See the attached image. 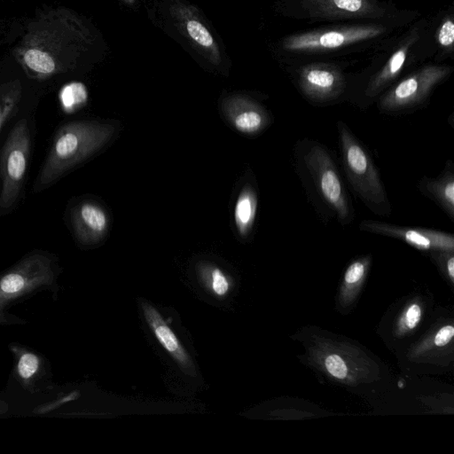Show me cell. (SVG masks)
I'll list each match as a JSON object with an SVG mask.
<instances>
[{"mask_svg": "<svg viewBox=\"0 0 454 454\" xmlns=\"http://www.w3.org/2000/svg\"><path fill=\"white\" fill-rule=\"evenodd\" d=\"M171 9L173 15L180 24L188 38L200 50L214 65L221 62L219 47L191 6L179 4Z\"/></svg>", "mask_w": 454, "mask_h": 454, "instance_id": "obj_13", "label": "cell"}, {"mask_svg": "<svg viewBox=\"0 0 454 454\" xmlns=\"http://www.w3.org/2000/svg\"><path fill=\"white\" fill-rule=\"evenodd\" d=\"M38 359L33 354H25L19 362L18 369L20 376L25 379L31 377L37 370Z\"/></svg>", "mask_w": 454, "mask_h": 454, "instance_id": "obj_25", "label": "cell"}, {"mask_svg": "<svg viewBox=\"0 0 454 454\" xmlns=\"http://www.w3.org/2000/svg\"><path fill=\"white\" fill-rule=\"evenodd\" d=\"M418 189L454 221V164L451 160L446 161L437 176H424L418 183Z\"/></svg>", "mask_w": 454, "mask_h": 454, "instance_id": "obj_14", "label": "cell"}, {"mask_svg": "<svg viewBox=\"0 0 454 454\" xmlns=\"http://www.w3.org/2000/svg\"><path fill=\"white\" fill-rule=\"evenodd\" d=\"M425 22H419L402 38L382 66L356 83L348 86L347 101L365 110L400 77L404 69L416 62L419 45L423 43Z\"/></svg>", "mask_w": 454, "mask_h": 454, "instance_id": "obj_6", "label": "cell"}, {"mask_svg": "<svg viewBox=\"0 0 454 454\" xmlns=\"http://www.w3.org/2000/svg\"><path fill=\"white\" fill-rule=\"evenodd\" d=\"M87 90L81 82L67 85L62 91V102L66 108L74 109L87 100Z\"/></svg>", "mask_w": 454, "mask_h": 454, "instance_id": "obj_21", "label": "cell"}, {"mask_svg": "<svg viewBox=\"0 0 454 454\" xmlns=\"http://www.w3.org/2000/svg\"><path fill=\"white\" fill-rule=\"evenodd\" d=\"M420 308L417 304H413L406 311L405 323L409 328H413L420 319Z\"/></svg>", "mask_w": 454, "mask_h": 454, "instance_id": "obj_27", "label": "cell"}, {"mask_svg": "<svg viewBox=\"0 0 454 454\" xmlns=\"http://www.w3.org/2000/svg\"><path fill=\"white\" fill-rule=\"evenodd\" d=\"M90 42L76 13L58 7L30 20L14 55L28 76L43 80L72 69Z\"/></svg>", "mask_w": 454, "mask_h": 454, "instance_id": "obj_1", "label": "cell"}, {"mask_svg": "<svg viewBox=\"0 0 454 454\" xmlns=\"http://www.w3.org/2000/svg\"><path fill=\"white\" fill-rule=\"evenodd\" d=\"M450 66L427 64L396 81L376 100L381 114L401 115L414 112L428 102L434 90L452 73Z\"/></svg>", "mask_w": 454, "mask_h": 454, "instance_id": "obj_7", "label": "cell"}, {"mask_svg": "<svg viewBox=\"0 0 454 454\" xmlns=\"http://www.w3.org/2000/svg\"><path fill=\"white\" fill-rule=\"evenodd\" d=\"M21 96V85L12 82L0 86V130L17 108Z\"/></svg>", "mask_w": 454, "mask_h": 454, "instance_id": "obj_20", "label": "cell"}, {"mask_svg": "<svg viewBox=\"0 0 454 454\" xmlns=\"http://www.w3.org/2000/svg\"><path fill=\"white\" fill-rule=\"evenodd\" d=\"M294 162L317 215L326 222L350 224L355 210L331 151L317 140L304 138L294 148Z\"/></svg>", "mask_w": 454, "mask_h": 454, "instance_id": "obj_2", "label": "cell"}, {"mask_svg": "<svg viewBox=\"0 0 454 454\" xmlns=\"http://www.w3.org/2000/svg\"><path fill=\"white\" fill-rule=\"evenodd\" d=\"M434 42L437 51L436 59L441 60L453 54L454 21L451 12L444 14L434 33Z\"/></svg>", "mask_w": 454, "mask_h": 454, "instance_id": "obj_19", "label": "cell"}, {"mask_svg": "<svg viewBox=\"0 0 454 454\" xmlns=\"http://www.w3.org/2000/svg\"><path fill=\"white\" fill-rule=\"evenodd\" d=\"M106 212L93 202H83L73 213V225L77 237L84 241H94L101 237L107 227Z\"/></svg>", "mask_w": 454, "mask_h": 454, "instance_id": "obj_15", "label": "cell"}, {"mask_svg": "<svg viewBox=\"0 0 454 454\" xmlns=\"http://www.w3.org/2000/svg\"><path fill=\"white\" fill-rule=\"evenodd\" d=\"M367 260H359L352 262L345 272V282L353 285L360 281L366 270Z\"/></svg>", "mask_w": 454, "mask_h": 454, "instance_id": "obj_23", "label": "cell"}, {"mask_svg": "<svg viewBox=\"0 0 454 454\" xmlns=\"http://www.w3.org/2000/svg\"><path fill=\"white\" fill-rule=\"evenodd\" d=\"M109 129L94 121H73L61 126L41 168L38 184H52L96 152L106 140Z\"/></svg>", "mask_w": 454, "mask_h": 454, "instance_id": "obj_4", "label": "cell"}, {"mask_svg": "<svg viewBox=\"0 0 454 454\" xmlns=\"http://www.w3.org/2000/svg\"><path fill=\"white\" fill-rule=\"evenodd\" d=\"M141 307L145 321L160 346L180 367L193 374V364L189 353L160 312L147 302H142Z\"/></svg>", "mask_w": 454, "mask_h": 454, "instance_id": "obj_12", "label": "cell"}, {"mask_svg": "<svg viewBox=\"0 0 454 454\" xmlns=\"http://www.w3.org/2000/svg\"><path fill=\"white\" fill-rule=\"evenodd\" d=\"M283 15L309 22L369 20L398 24L403 17L392 4L379 0H278Z\"/></svg>", "mask_w": 454, "mask_h": 454, "instance_id": "obj_5", "label": "cell"}, {"mask_svg": "<svg viewBox=\"0 0 454 454\" xmlns=\"http://www.w3.org/2000/svg\"><path fill=\"white\" fill-rule=\"evenodd\" d=\"M122 1H124L125 3L129 4H131L135 2V0H122Z\"/></svg>", "mask_w": 454, "mask_h": 454, "instance_id": "obj_29", "label": "cell"}, {"mask_svg": "<svg viewBox=\"0 0 454 454\" xmlns=\"http://www.w3.org/2000/svg\"><path fill=\"white\" fill-rule=\"evenodd\" d=\"M25 285L24 276L20 273H10L4 276L0 282V288L4 293L11 294L20 291Z\"/></svg>", "mask_w": 454, "mask_h": 454, "instance_id": "obj_22", "label": "cell"}, {"mask_svg": "<svg viewBox=\"0 0 454 454\" xmlns=\"http://www.w3.org/2000/svg\"><path fill=\"white\" fill-rule=\"evenodd\" d=\"M257 211V194L247 185L239 195L234 208V220L242 236L247 235L253 228Z\"/></svg>", "mask_w": 454, "mask_h": 454, "instance_id": "obj_17", "label": "cell"}, {"mask_svg": "<svg viewBox=\"0 0 454 454\" xmlns=\"http://www.w3.org/2000/svg\"><path fill=\"white\" fill-rule=\"evenodd\" d=\"M30 153V132L26 119L17 121L1 152L2 190L0 207H11L17 200L27 172Z\"/></svg>", "mask_w": 454, "mask_h": 454, "instance_id": "obj_10", "label": "cell"}, {"mask_svg": "<svg viewBox=\"0 0 454 454\" xmlns=\"http://www.w3.org/2000/svg\"><path fill=\"white\" fill-rule=\"evenodd\" d=\"M454 334V328L452 325H446L442 327L435 335L434 343L438 347H442L450 342Z\"/></svg>", "mask_w": 454, "mask_h": 454, "instance_id": "obj_26", "label": "cell"}, {"mask_svg": "<svg viewBox=\"0 0 454 454\" xmlns=\"http://www.w3.org/2000/svg\"><path fill=\"white\" fill-rule=\"evenodd\" d=\"M358 227L362 231L398 239L422 250L454 249L453 235L442 231L400 226L375 220H364Z\"/></svg>", "mask_w": 454, "mask_h": 454, "instance_id": "obj_11", "label": "cell"}, {"mask_svg": "<svg viewBox=\"0 0 454 454\" xmlns=\"http://www.w3.org/2000/svg\"><path fill=\"white\" fill-rule=\"evenodd\" d=\"M447 272H448L450 278H451V280H453V278H454V257H453V255H451L448 260Z\"/></svg>", "mask_w": 454, "mask_h": 454, "instance_id": "obj_28", "label": "cell"}, {"mask_svg": "<svg viewBox=\"0 0 454 454\" xmlns=\"http://www.w3.org/2000/svg\"><path fill=\"white\" fill-rule=\"evenodd\" d=\"M342 168L355 195L374 215L389 216L392 205L367 147L346 122H336Z\"/></svg>", "mask_w": 454, "mask_h": 454, "instance_id": "obj_3", "label": "cell"}, {"mask_svg": "<svg viewBox=\"0 0 454 454\" xmlns=\"http://www.w3.org/2000/svg\"><path fill=\"white\" fill-rule=\"evenodd\" d=\"M327 371L335 378L343 379L348 370L345 363L338 355H330L325 359Z\"/></svg>", "mask_w": 454, "mask_h": 454, "instance_id": "obj_24", "label": "cell"}, {"mask_svg": "<svg viewBox=\"0 0 454 454\" xmlns=\"http://www.w3.org/2000/svg\"><path fill=\"white\" fill-rule=\"evenodd\" d=\"M293 82L309 104L326 106L347 101L349 79L333 63L312 62L293 72Z\"/></svg>", "mask_w": 454, "mask_h": 454, "instance_id": "obj_9", "label": "cell"}, {"mask_svg": "<svg viewBox=\"0 0 454 454\" xmlns=\"http://www.w3.org/2000/svg\"><path fill=\"white\" fill-rule=\"evenodd\" d=\"M198 274L203 286L215 297L223 299L231 289V279L220 268L211 263H201Z\"/></svg>", "mask_w": 454, "mask_h": 454, "instance_id": "obj_18", "label": "cell"}, {"mask_svg": "<svg viewBox=\"0 0 454 454\" xmlns=\"http://www.w3.org/2000/svg\"><path fill=\"white\" fill-rule=\"evenodd\" d=\"M392 28L387 22H369L319 28L289 35L280 45L284 51L296 54L322 53L371 41Z\"/></svg>", "mask_w": 454, "mask_h": 454, "instance_id": "obj_8", "label": "cell"}, {"mask_svg": "<svg viewBox=\"0 0 454 454\" xmlns=\"http://www.w3.org/2000/svg\"><path fill=\"white\" fill-rule=\"evenodd\" d=\"M235 128L246 134H256L267 128L270 122L269 112L258 102L245 97L234 98Z\"/></svg>", "mask_w": 454, "mask_h": 454, "instance_id": "obj_16", "label": "cell"}]
</instances>
